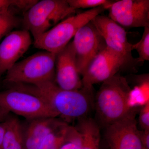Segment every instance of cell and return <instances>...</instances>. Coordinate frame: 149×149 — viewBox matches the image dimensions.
<instances>
[{
  "label": "cell",
  "instance_id": "obj_6",
  "mask_svg": "<svg viewBox=\"0 0 149 149\" xmlns=\"http://www.w3.org/2000/svg\"><path fill=\"white\" fill-rule=\"evenodd\" d=\"M0 107L9 113H13L26 119L58 118L50 105L42 97L14 87L0 92Z\"/></svg>",
  "mask_w": 149,
  "mask_h": 149
},
{
  "label": "cell",
  "instance_id": "obj_10",
  "mask_svg": "<svg viewBox=\"0 0 149 149\" xmlns=\"http://www.w3.org/2000/svg\"><path fill=\"white\" fill-rule=\"evenodd\" d=\"M107 9L109 18L122 27L149 26V0H120L112 2Z\"/></svg>",
  "mask_w": 149,
  "mask_h": 149
},
{
  "label": "cell",
  "instance_id": "obj_5",
  "mask_svg": "<svg viewBox=\"0 0 149 149\" xmlns=\"http://www.w3.org/2000/svg\"><path fill=\"white\" fill-rule=\"evenodd\" d=\"M75 11L67 0L38 1L24 12V29L31 33L35 40Z\"/></svg>",
  "mask_w": 149,
  "mask_h": 149
},
{
  "label": "cell",
  "instance_id": "obj_26",
  "mask_svg": "<svg viewBox=\"0 0 149 149\" xmlns=\"http://www.w3.org/2000/svg\"><path fill=\"white\" fill-rule=\"evenodd\" d=\"M9 114V113L0 107V122L5 121Z\"/></svg>",
  "mask_w": 149,
  "mask_h": 149
},
{
  "label": "cell",
  "instance_id": "obj_4",
  "mask_svg": "<svg viewBox=\"0 0 149 149\" xmlns=\"http://www.w3.org/2000/svg\"><path fill=\"white\" fill-rule=\"evenodd\" d=\"M56 54L38 52L17 62L7 72L5 82L10 85H35L54 81Z\"/></svg>",
  "mask_w": 149,
  "mask_h": 149
},
{
  "label": "cell",
  "instance_id": "obj_13",
  "mask_svg": "<svg viewBox=\"0 0 149 149\" xmlns=\"http://www.w3.org/2000/svg\"><path fill=\"white\" fill-rule=\"evenodd\" d=\"M32 44L30 33L25 29L12 31L0 44V77L24 54Z\"/></svg>",
  "mask_w": 149,
  "mask_h": 149
},
{
  "label": "cell",
  "instance_id": "obj_23",
  "mask_svg": "<svg viewBox=\"0 0 149 149\" xmlns=\"http://www.w3.org/2000/svg\"><path fill=\"white\" fill-rule=\"evenodd\" d=\"M139 123L142 130H149V101L142 106L140 110Z\"/></svg>",
  "mask_w": 149,
  "mask_h": 149
},
{
  "label": "cell",
  "instance_id": "obj_16",
  "mask_svg": "<svg viewBox=\"0 0 149 149\" xmlns=\"http://www.w3.org/2000/svg\"><path fill=\"white\" fill-rule=\"evenodd\" d=\"M5 122L6 131L1 149H23L21 121L9 114Z\"/></svg>",
  "mask_w": 149,
  "mask_h": 149
},
{
  "label": "cell",
  "instance_id": "obj_14",
  "mask_svg": "<svg viewBox=\"0 0 149 149\" xmlns=\"http://www.w3.org/2000/svg\"><path fill=\"white\" fill-rule=\"evenodd\" d=\"M61 118L40 117L22 123L23 149H38L47 135L64 123Z\"/></svg>",
  "mask_w": 149,
  "mask_h": 149
},
{
  "label": "cell",
  "instance_id": "obj_24",
  "mask_svg": "<svg viewBox=\"0 0 149 149\" xmlns=\"http://www.w3.org/2000/svg\"><path fill=\"white\" fill-rule=\"evenodd\" d=\"M140 136L143 149H149V130H140Z\"/></svg>",
  "mask_w": 149,
  "mask_h": 149
},
{
  "label": "cell",
  "instance_id": "obj_20",
  "mask_svg": "<svg viewBox=\"0 0 149 149\" xmlns=\"http://www.w3.org/2000/svg\"><path fill=\"white\" fill-rule=\"evenodd\" d=\"M132 49L136 50L139 55L138 63L149 60V26L144 27L141 39L138 42L132 45Z\"/></svg>",
  "mask_w": 149,
  "mask_h": 149
},
{
  "label": "cell",
  "instance_id": "obj_18",
  "mask_svg": "<svg viewBox=\"0 0 149 149\" xmlns=\"http://www.w3.org/2000/svg\"><path fill=\"white\" fill-rule=\"evenodd\" d=\"M18 21L12 10L0 13V40L17 26Z\"/></svg>",
  "mask_w": 149,
  "mask_h": 149
},
{
  "label": "cell",
  "instance_id": "obj_9",
  "mask_svg": "<svg viewBox=\"0 0 149 149\" xmlns=\"http://www.w3.org/2000/svg\"><path fill=\"white\" fill-rule=\"evenodd\" d=\"M136 108L106 128L105 137L110 149H143Z\"/></svg>",
  "mask_w": 149,
  "mask_h": 149
},
{
  "label": "cell",
  "instance_id": "obj_11",
  "mask_svg": "<svg viewBox=\"0 0 149 149\" xmlns=\"http://www.w3.org/2000/svg\"><path fill=\"white\" fill-rule=\"evenodd\" d=\"M125 66L124 61L106 46L93 58L82 76L83 87L93 88L94 84L103 83Z\"/></svg>",
  "mask_w": 149,
  "mask_h": 149
},
{
  "label": "cell",
  "instance_id": "obj_12",
  "mask_svg": "<svg viewBox=\"0 0 149 149\" xmlns=\"http://www.w3.org/2000/svg\"><path fill=\"white\" fill-rule=\"evenodd\" d=\"M55 82L65 90H78L83 87L72 42L56 54Z\"/></svg>",
  "mask_w": 149,
  "mask_h": 149
},
{
  "label": "cell",
  "instance_id": "obj_8",
  "mask_svg": "<svg viewBox=\"0 0 149 149\" xmlns=\"http://www.w3.org/2000/svg\"><path fill=\"white\" fill-rule=\"evenodd\" d=\"M72 43L77 69L82 77L93 58L106 46L91 22L77 31Z\"/></svg>",
  "mask_w": 149,
  "mask_h": 149
},
{
  "label": "cell",
  "instance_id": "obj_3",
  "mask_svg": "<svg viewBox=\"0 0 149 149\" xmlns=\"http://www.w3.org/2000/svg\"><path fill=\"white\" fill-rule=\"evenodd\" d=\"M105 9L104 6L99 7L67 17L34 40V46L56 54L70 42L81 27Z\"/></svg>",
  "mask_w": 149,
  "mask_h": 149
},
{
  "label": "cell",
  "instance_id": "obj_19",
  "mask_svg": "<svg viewBox=\"0 0 149 149\" xmlns=\"http://www.w3.org/2000/svg\"><path fill=\"white\" fill-rule=\"evenodd\" d=\"M83 137L75 127L70 125L65 139L58 149H81Z\"/></svg>",
  "mask_w": 149,
  "mask_h": 149
},
{
  "label": "cell",
  "instance_id": "obj_17",
  "mask_svg": "<svg viewBox=\"0 0 149 149\" xmlns=\"http://www.w3.org/2000/svg\"><path fill=\"white\" fill-rule=\"evenodd\" d=\"M67 123L52 131L44 139L38 149H58L65 139L69 129Z\"/></svg>",
  "mask_w": 149,
  "mask_h": 149
},
{
  "label": "cell",
  "instance_id": "obj_2",
  "mask_svg": "<svg viewBox=\"0 0 149 149\" xmlns=\"http://www.w3.org/2000/svg\"><path fill=\"white\" fill-rule=\"evenodd\" d=\"M132 92L126 79L118 73L102 83L94 106L99 122L105 128L136 109L131 104Z\"/></svg>",
  "mask_w": 149,
  "mask_h": 149
},
{
  "label": "cell",
  "instance_id": "obj_7",
  "mask_svg": "<svg viewBox=\"0 0 149 149\" xmlns=\"http://www.w3.org/2000/svg\"><path fill=\"white\" fill-rule=\"evenodd\" d=\"M103 38L106 46L120 57L127 65L135 63L132 56V45L128 41L127 33L123 27L109 17L101 15L91 21Z\"/></svg>",
  "mask_w": 149,
  "mask_h": 149
},
{
  "label": "cell",
  "instance_id": "obj_22",
  "mask_svg": "<svg viewBox=\"0 0 149 149\" xmlns=\"http://www.w3.org/2000/svg\"><path fill=\"white\" fill-rule=\"evenodd\" d=\"M69 6L74 9L79 8H96L99 7H105L107 9L108 6L112 1L107 0H67Z\"/></svg>",
  "mask_w": 149,
  "mask_h": 149
},
{
  "label": "cell",
  "instance_id": "obj_1",
  "mask_svg": "<svg viewBox=\"0 0 149 149\" xmlns=\"http://www.w3.org/2000/svg\"><path fill=\"white\" fill-rule=\"evenodd\" d=\"M12 87L24 90L42 97L65 122H72L87 117L94 106L93 88L83 87L78 90L61 89L54 81L35 84H14Z\"/></svg>",
  "mask_w": 149,
  "mask_h": 149
},
{
  "label": "cell",
  "instance_id": "obj_21",
  "mask_svg": "<svg viewBox=\"0 0 149 149\" xmlns=\"http://www.w3.org/2000/svg\"><path fill=\"white\" fill-rule=\"evenodd\" d=\"M37 1L36 0H0V13L13 8L25 12Z\"/></svg>",
  "mask_w": 149,
  "mask_h": 149
},
{
  "label": "cell",
  "instance_id": "obj_25",
  "mask_svg": "<svg viewBox=\"0 0 149 149\" xmlns=\"http://www.w3.org/2000/svg\"><path fill=\"white\" fill-rule=\"evenodd\" d=\"M6 128L5 121L0 122V149H1V148L3 139L5 133Z\"/></svg>",
  "mask_w": 149,
  "mask_h": 149
},
{
  "label": "cell",
  "instance_id": "obj_15",
  "mask_svg": "<svg viewBox=\"0 0 149 149\" xmlns=\"http://www.w3.org/2000/svg\"><path fill=\"white\" fill-rule=\"evenodd\" d=\"M75 128L83 137L81 149H99L100 133L95 120L90 118H84L78 120V124Z\"/></svg>",
  "mask_w": 149,
  "mask_h": 149
}]
</instances>
